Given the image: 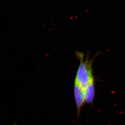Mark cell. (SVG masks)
<instances>
[{
	"instance_id": "1",
	"label": "cell",
	"mask_w": 125,
	"mask_h": 125,
	"mask_svg": "<svg viewBox=\"0 0 125 125\" xmlns=\"http://www.w3.org/2000/svg\"><path fill=\"white\" fill-rule=\"evenodd\" d=\"M76 55L79 61V64L74 81L85 90L89 84L94 81L92 69L94 58L90 59L88 56L85 57L83 53L79 52H77Z\"/></svg>"
},
{
	"instance_id": "2",
	"label": "cell",
	"mask_w": 125,
	"mask_h": 125,
	"mask_svg": "<svg viewBox=\"0 0 125 125\" xmlns=\"http://www.w3.org/2000/svg\"><path fill=\"white\" fill-rule=\"evenodd\" d=\"M74 90V98L77 108V114L79 116L85 102V92L84 90L75 81Z\"/></svg>"
},
{
	"instance_id": "3",
	"label": "cell",
	"mask_w": 125,
	"mask_h": 125,
	"mask_svg": "<svg viewBox=\"0 0 125 125\" xmlns=\"http://www.w3.org/2000/svg\"><path fill=\"white\" fill-rule=\"evenodd\" d=\"M94 84V81L92 82L84 90L85 102L87 104H92L95 95Z\"/></svg>"
}]
</instances>
